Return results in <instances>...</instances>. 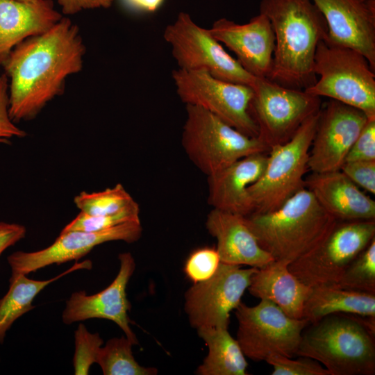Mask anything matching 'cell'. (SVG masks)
<instances>
[{"mask_svg": "<svg viewBox=\"0 0 375 375\" xmlns=\"http://www.w3.org/2000/svg\"><path fill=\"white\" fill-rule=\"evenodd\" d=\"M85 53L79 28L67 17L17 45L2 67L9 81L12 120L35 118L64 92L67 78L81 71Z\"/></svg>", "mask_w": 375, "mask_h": 375, "instance_id": "1", "label": "cell"}, {"mask_svg": "<svg viewBox=\"0 0 375 375\" xmlns=\"http://www.w3.org/2000/svg\"><path fill=\"white\" fill-rule=\"evenodd\" d=\"M259 10L268 18L275 38L268 78L295 89L312 86L317 81V47L328 36L322 12L312 0H261Z\"/></svg>", "mask_w": 375, "mask_h": 375, "instance_id": "2", "label": "cell"}, {"mask_svg": "<svg viewBox=\"0 0 375 375\" xmlns=\"http://www.w3.org/2000/svg\"><path fill=\"white\" fill-rule=\"evenodd\" d=\"M308 326L297 356L318 361L330 375L375 374V318L334 313Z\"/></svg>", "mask_w": 375, "mask_h": 375, "instance_id": "3", "label": "cell"}, {"mask_svg": "<svg viewBox=\"0 0 375 375\" xmlns=\"http://www.w3.org/2000/svg\"><path fill=\"white\" fill-rule=\"evenodd\" d=\"M245 217L260 247L274 260L288 264L319 243L338 221L306 187L278 209Z\"/></svg>", "mask_w": 375, "mask_h": 375, "instance_id": "4", "label": "cell"}, {"mask_svg": "<svg viewBox=\"0 0 375 375\" xmlns=\"http://www.w3.org/2000/svg\"><path fill=\"white\" fill-rule=\"evenodd\" d=\"M374 72L362 54L326 37L319 41L315 54L314 72L318 78L304 90L356 108L375 119Z\"/></svg>", "mask_w": 375, "mask_h": 375, "instance_id": "5", "label": "cell"}, {"mask_svg": "<svg viewBox=\"0 0 375 375\" xmlns=\"http://www.w3.org/2000/svg\"><path fill=\"white\" fill-rule=\"evenodd\" d=\"M181 144L190 160L207 176L246 156L269 151L258 138L249 137L212 113L185 105Z\"/></svg>", "mask_w": 375, "mask_h": 375, "instance_id": "6", "label": "cell"}, {"mask_svg": "<svg viewBox=\"0 0 375 375\" xmlns=\"http://www.w3.org/2000/svg\"><path fill=\"white\" fill-rule=\"evenodd\" d=\"M319 115V110L308 117L288 142L269 149L263 173L249 188L254 212L274 211L306 187L304 176Z\"/></svg>", "mask_w": 375, "mask_h": 375, "instance_id": "7", "label": "cell"}, {"mask_svg": "<svg viewBox=\"0 0 375 375\" xmlns=\"http://www.w3.org/2000/svg\"><path fill=\"white\" fill-rule=\"evenodd\" d=\"M235 315L236 340L244 356L254 362L265 361L274 356H297L302 333L309 324L305 318L288 317L268 300H260L253 306L241 302Z\"/></svg>", "mask_w": 375, "mask_h": 375, "instance_id": "8", "label": "cell"}, {"mask_svg": "<svg viewBox=\"0 0 375 375\" xmlns=\"http://www.w3.org/2000/svg\"><path fill=\"white\" fill-rule=\"evenodd\" d=\"M375 238V219L337 221L325 238L288 265L306 285H337L351 261Z\"/></svg>", "mask_w": 375, "mask_h": 375, "instance_id": "9", "label": "cell"}, {"mask_svg": "<svg viewBox=\"0 0 375 375\" xmlns=\"http://www.w3.org/2000/svg\"><path fill=\"white\" fill-rule=\"evenodd\" d=\"M251 88L249 112L258 128V138L269 149L288 142L321 108L320 97L267 78L256 77Z\"/></svg>", "mask_w": 375, "mask_h": 375, "instance_id": "10", "label": "cell"}, {"mask_svg": "<svg viewBox=\"0 0 375 375\" xmlns=\"http://www.w3.org/2000/svg\"><path fill=\"white\" fill-rule=\"evenodd\" d=\"M163 38L172 47L179 69L207 72L222 81L251 88L256 78L223 48L209 29L197 25L188 13L180 12Z\"/></svg>", "mask_w": 375, "mask_h": 375, "instance_id": "11", "label": "cell"}, {"mask_svg": "<svg viewBox=\"0 0 375 375\" xmlns=\"http://www.w3.org/2000/svg\"><path fill=\"white\" fill-rule=\"evenodd\" d=\"M176 93L185 105L203 108L249 136L258 137V128L249 112L251 87L217 78L202 70L172 72Z\"/></svg>", "mask_w": 375, "mask_h": 375, "instance_id": "12", "label": "cell"}, {"mask_svg": "<svg viewBox=\"0 0 375 375\" xmlns=\"http://www.w3.org/2000/svg\"><path fill=\"white\" fill-rule=\"evenodd\" d=\"M258 268L220 262L208 280L194 283L185 294V311L197 331L228 328L230 312L242 302Z\"/></svg>", "mask_w": 375, "mask_h": 375, "instance_id": "13", "label": "cell"}, {"mask_svg": "<svg viewBox=\"0 0 375 375\" xmlns=\"http://www.w3.org/2000/svg\"><path fill=\"white\" fill-rule=\"evenodd\" d=\"M142 233L140 220L124 222L95 232L61 231L56 240L47 248L31 252L17 251L11 253L7 258L11 268V277L27 275L53 264L77 261L96 246L107 242H135L140 238Z\"/></svg>", "mask_w": 375, "mask_h": 375, "instance_id": "14", "label": "cell"}, {"mask_svg": "<svg viewBox=\"0 0 375 375\" xmlns=\"http://www.w3.org/2000/svg\"><path fill=\"white\" fill-rule=\"evenodd\" d=\"M370 119L362 110L330 99L320 108L309 152L312 173L340 170L351 147Z\"/></svg>", "mask_w": 375, "mask_h": 375, "instance_id": "15", "label": "cell"}, {"mask_svg": "<svg viewBox=\"0 0 375 375\" xmlns=\"http://www.w3.org/2000/svg\"><path fill=\"white\" fill-rule=\"evenodd\" d=\"M118 258L119 269L113 281L94 294L88 295L84 290L72 293L66 301L62 319L65 324L93 318L110 320L117 324L133 345H136L138 339L129 325L128 312L131 306L126 292L135 269V262L129 252L120 253Z\"/></svg>", "mask_w": 375, "mask_h": 375, "instance_id": "16", "label": "cell"}, {"mask_svg": "<svg viewBox=\"0 0 375 375\" xmlns=\"http://www.w3.org/2000/svg\"><path fill=\"white\" fill-rule=\"evenodd\" d=\"M237 57L242 67L251 75L267 78L271 73L275 38L268 18L259 13L246 24L226 18L216 20L209 29Z\"/></svg>", "mask_w": 375, "mask_h": 375, "instance_id": "17", "label": "cell"}, {"mask_svg": "<svg viewBox=\"0 0 375 375\" xmlns=\"http://www.w3.org/2000/svg\"><path fill=\"white\" fill-rule=\"evenodd\" d=\"M324 16L327 39L362 54L375 71V1L312 0Z\"/></svg>", "mask_w": 375, "mask_h": 375, "instance_id": "18", "label": "cell"}, {"mask_svg": "<svg viewBox=\"0 0 375 375\" xmlns=\"http://www.w3.org/2000/svg\"><path fill=\"white\" fill-rule=\"evenodd\" d=\"M267 158L265 153L252 154L208 176V204L212 208L244 217L254 212L249 188L263 173Z\"/></svg>", "mask_w": 375, "mask_h": 375, "instance_id": "19", "label": "cell"}, {"mask_svg": "<svg viewBox=\"0 0 375 375\" xmlns=\"http://www.w3.org/2000/svg\"><path fill=\"white\" fill-rule=\"evenodd\" d=\"M206 227L217 240L221 262L260 269L274 260L260 247L244 216L212 208Z\"/></svg>", "mask_w": 375, "mask_h": 375, "instance_id": "20", "label": "cell"}, {"mask_svg": "<svg viewBox=\"0 0 375 375\" xmlns=\"http://www.w3.org/2000/svg\"><path fill=\"white\" fill-rule=\"evenodd\" d=\"M306 188L338 221L375 219V201L341 170L312 173Z\"/></svg>", "mask_w": 375, "mask_h": 375, "instance_id": "21", "label": "cell"}, {"mask_svg": "<svg viewBox=\"0 0 375 375\" xmlns=\"http://www.w3.org/2000/svg\"><path fill=\"white\" fill-rule=\"evenodd\" d=\"M62 17L52 0H0V69L17 45L47 31Z\"/></svg>", "mask_w": 375, "mask_h": 375, "instance_id": "22", "label": "cell"}, {"mask_svg": "<svg viewBox=\"0 0 375 375\" xmlns=\"http://www.w3.org/2000/svg\"><path fill=\"white\" fill-rule=\"evenodd\" d=\"M288 263L274 260L258 269L247 290L260 300L275 303L288 317L301 319L312 288L306 285L288 269Z\"/></svg>", "mask_w": 375, "mask_h": 375, "instance_id": "23", "label": "cell"}, {"mask_svg": "<svg viewBox=\"0 0 375 375\" xmlns=\"http://www.w3.org/2000/svg\"><path fill=\"white\" fill-rule=\"evenodd\" d=\"M303 318L309 324L334 313H349L375 318V294L342 288L337 285L312 288Z\"/></svg>", "mask_w": 375, "mask_h": 375, "instance_id": "24", "label": "cell"}, {"mask_svg": "<svg viewBox=\"0 0 375 375\" xmlns=\"http://www.w3.org/2000/svg\"><path fill=\"white\" fill-rule=\"evenodd\" d=\"M92 263L90 260L76 263L67 270L52 278L38 281L30 279L25 274L10 278L7 293L0 299V344L3 342L7 331L22 315L33 310L35 297L47 285L60 278L78 269H90Z\"/></svg>", "mask_w": 375, "mask_h": 375, "instance_id": "25", "label": "cell"}, {"mask_svg": "<svg viewBox=\"0 0 375 375\" xmlns=\"http://www.w3.org/2000/svg\"><path fill=\"white\" fill-rule=\"evenodd\" d=\"M208 352L197 367L199 375H247L248 363L240 344L228 328L197 331Z\"/></svg>", "mask_w": 375, "mask_h": 375, "instance_id": "26", "label": "cell"}, {"mask_svg": "<svg viewBox=\"0 0 375 375\" xmlns=\"http://www.w3.org/2000/svg\"><path fill=\"white\" fill-rule=\"evenodd\" d=\"M133 344L126 338L108 340L99 349L96 362L104 375H155V367H145L135 360L132 347Z\"/></svg>", "mask_w": 375, "mask_h": 375, "instance_id": "27", "label": "cell"}, {"mask_svg": "<svg viewBox=\"0 0 375 375\" xmlns=\"http://www.w3.org/2000/svg\"><path fill=\"white\" fill-rule=\"evenodd\" d=\"M74 202L80 212L93 216L115 215L138 205L121 183L99 192H81Z\"/></svg>", "mask_w": 375, "mask_h": 375, "instance_id": "28", "label": "cell"}, {"mask_svg": "<svg viewBox=\"0 0 375 375\" xmlns=\"http://www.w3.org/2000/svg\"><path fill=\"white\" fill-rule=\"evenodd\" d=\"M337 285L375 294V238L348 265Z\"/></svg>", "mask_w": 375, "mask_h": 375, "instance_id": "29", "label": "cell"}, {"mask_svg": "<svg viewBox=\"0 0 375 375\" xmlns=\"http://www.w3.org/2000/svg\"><path fill=\"white\" fill-rule=\"evenodd\" d=\"M74 374L87 375L92 365L96 362L103 340L98 333L89 332L85 326L80 323L74 332Z\"/></svg>", "mask_w": 375, "mask_h": 375, "instance_id": "30", "label": "cell"}, {"mask_svg": "<svg viewBox=\"0 0 375 375\" xmlns=\"http://www.w3.org/2000/svg\"><path fill=\"white\" fill-rule=\"evenodd\" d=\"M139 214V205L112 215L93 216L80 212L61 231H99L124 222L140 220Z\"/></svg>", "mask_w": 375, "mask_h": 375, "instance_id": "31", "label": "cell"}, {"mask_svg": "<svg viewBox=\"0 0 375 375\" xmlns=\"http://www.w3.org/2000/svg\"><path fill=\"white\" fill-rule=\"evenodd\" d=\"M220 258L216 249L203 247L194 251L185 264L187 277L194 283L210 278L217 272Z\"/></svg>", "mask_w": 375, "mask_h": 375, "instance_id": "32", "label": "cell"}, {"mask_svg": "<svg viewBox=\"0 0 375 375\" xmlns=\"http://www.w3.org/2000/svg\"><path fill=\"white\" fill-rule=\"evenodd\" d=\"M265 362L273 368L272 375H330L318 361L306 356L293 359L274 356L269 357Z\"/></svg>", "mask_w": 375, "mask_h": 375, "instance_id": "33", "label": "cell"}, {"mask_svg": "<svg viewBox=\"0 0 375 375\" xmlns=\"http://www.w3.org/2000/svg\"><path fill=\"white\" fill-rule=\"evenodd\" d=\"M26 131L17 127L9 113V81L5 73L0 75V144H10V139L24 138Z\"/></svg>", "mask_w": 375, "mask_h": 375, "instance_id": "34", "label": "cell"}, {"mask_svg": "<svg viewBox=\"0 0 375 375\" xmlns=\"http://www.w3.org/2000/svg\"><path fill=\"white\" fill-rule=\"evenodd\" d=\"M340 170L358 187L375 194V160L345 162Z\"/></svg>", "mask_w": 375, "mask_h": 375, "instance_id": "35", "label": "cell"}, {"mask_svg": "<svg viewBox=\"0 0 375 375\" xmlns=\"http://www.w3.org/2000/svg\"><path fill=\"white\" fill-rule=\"evenodd\" d=\"M358 160H375V119L368 120L345 159V162Z\"/></svg>", "mask_w": 375, "mask_h": 375, "instance_id": "36", "label": "cell"}, {"mask_svg": "<svg viewBox=\"0 0 375 375\" xmlns=\"http://www.w3.org/2000/svg\"><path fill=\"white\" fill-rule=\"evenodd\" d=\"M26 234V228L23 225L0 222V255L6 249L24 238Z\"/></svg>", "mask_w": 375, "mask_h": 375, "instance_id": "37", "label": "cell"}, {"mask_svg": "<svg viewBox=\"0 0 375 375\" xmlns=\"http://www.w3.org/2000/svg\"><path fill=\"white\" fill-rule=\"evenodd\" d=\"M113 0H58L64 15H72L83 10L109 8Z\"/></svg>", "mask_w": 375, "mask_h": 375, "instance_id": "38", "label": "cell"}, {"mask_svg": "<svg viewBox=\"0 0 375 375\" xmlns=\"http://www.w3.org/2000/svg\"><path fill=\"white\" fill-rule=\"evenodd\" d=\"M128 8L140 12H152L158 10L164 0H122Z\"/></svg>", "mask_w": 375, "mask_h": 375, "instance_id": "39", "label": "cell"}, {"mask_svg": "<svg viewBox=\"0 0 375 375\" xmlns=\"http://www.w3.org/2000/svg\"><path fill=\"white\" fill-rule=\"evenodd\" d=\"M17 1H24V2H36L39 0H17Z\"/></svg>", "mask_w": 375, "mask_h": 375, "instance_id": "40", "label": "cell"}, {"mask_svg": "<svg viewBox=\"0 0 375 375\" xmlns=\"http://www.w3.org/2000/svg\"><path fill=\"white\" fill-rule=\"evenodd\" d=\"M361 1L367 2V1H375V0H361Z\"/></svg>", "mask_w": 375, "mask_h": 375, "instance_id": "41", "label": "cell"}]
</instances>
